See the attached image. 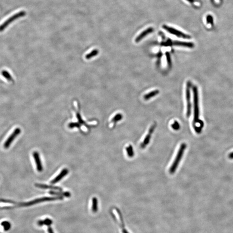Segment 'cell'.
Listing matches in <instances>:
<instances>
[{
    "label": "cell",
    "mask_w": 233,
    "mask_h": 233,
    "mask_svg": "<svg viewBox=\"0 0 233 233\" xmlns=\"http://www.w3.org/2000/svg\"><path fill=\"white\" fill-rule=\"evenodd\" d=\"M162 28L169 33L172 34V35H175V36H176L178 37L182 38H185V39H190L191 38V36L189 35L185 34L183 32H182L178 30H177L175 28L168 26L166 25H163Z\"/></svg>",
    "instance_id": "cell-6"
},
{
    "label": "cell",
    "mask_w": 233,
    "mask_h": 233,
    "mask_svg": "<svg viewBox=\"0 0 233 233\" xmlns=\"http://www.w3.org/2000/svg\"><path fill=\"white\" fill-rule=\"evenodd\" d=\"M166 58H167V63H168L169 66H171V60L169 54L168 52H167L166 53Z\"/></svg>",
    "instance_id": "cell-25"
},
{
    "label": "cell",
    "mask_w": 233,
    "mask_h": 233,
    "mask_svg": "<svg viewBox=\"0 0 233 233\" xmlns=\"http://www.w3.org/2000/svg\"><path fill=\"white\" fill-rule=\"evenodd\" d=\"M190 3H193V2H195V0H187Z\"/></svg>",
    "instance_id": "cell-29"
},
{
    "label": "cell",
    "mask_w": 233,
    "mask_h": 233,
    "mask_svg": "<svg viewBox=\"0 0 233 233\" xmlns=\"http://www.w3.org/2000/svg\"><path fill=\"white\" fill-rule=\"evenodd\" d=\"M49 194L51 195H58V196H61V197H70L71 196V193L68 192H63L58 191V192H55V191H51L49 192Z\"/></svg>",
    "instance_id": "cell-14"
},
{
    "label": "cell",
    "mask_w": 233,
    "mask_h": 233,
    "mask_svg": "<svg viewBox=\"0 0 233 233\" xmlns=\"http://www.w3.org/2000/svg\"><path fill=\"white\" fill-rule=\"evenodd\" d=\"M228 157L229 158H230V159H233V152H232L230 153L229 154Z\"/></svg>",
    "instance_id": "cell-28"
},
{
    "label": "cell",
    "mask_w": 233,
    "mask_h": 233,
    "mask_svg": "<svg viewBox=\"0 0 233 233\" xmlns=\"http://www.w3.org/2000/svg\"><path fill=\"white\" fill-rule=\"evenodd\" d=\"M34 160H35V163L36 165L37 170L39 172H41L43 170V167H42V164L41 160L40 157V154L37 152H34L32 154Z\"/></svg>",
    "instance_id": "cell-9"
},
{
    "label": "cell",
    "mask_w": 233,
    "mask_h": 233,
    "mask_svg": "<svg viewBox=\"0 0 233 233\" xmlns=\"http://www.w3.org/2000/svg\"><path fill=\"white\" fill-rule=\"evenodd\" d=\"M20 133H21V130L19 128L15 129L13 133H12L11 134L10 136L4 143V148L6 149L8 148L11 146L12 142L15 140V138L20 134Z\"/></svg>",
    "instance_id": "cell-8"
},
{
    "label": "cell",
    "mask_w": 233,
    "mask_h": 233,
    "mask_svg": "<svg viewBox=\"0 0 233 233\" xmlns=\"http://www.w3.org/2000/svg\"><path fill=\"white\" fill-rule=\"evenodd\" d=\"M35 186L36 187L39 188L40 189H53L54 190H57V191H62V189L61 188L56 186H50V185H46V184H38L36 183L35 184Z\"/></svg>",
    "instance_id": "cell-13"
},
{
    "label": "cell",
    "mask_w": 233,
    "mask_h": 233,
    "mask_svg": "<svg viewBox=\"0 0 233 233\" xmlns=\"http://www.w3.org/2000/svg\"><path fill=\"white\" fill-rule=\"evenodd\" d=\"M155 128H156V124H153L151 126L149 130H148L147 134L146 135V136L144 137V140H143L142 142L141 143L140 145L141 148H142V149H144L149 144V142L151 140L152 134L154 132Z\"/></svg>",
    "instance_id": "cell-7"
},
{
    "label": "cell",
    "mask_w": 233,
    "mask_h": 233,
    "mask_svg": "<svg viewBox=\"0 0 233 233\" xmlns=\"http://www.w3.org/2000/svg\"><path fill=\"white\" fill-rule=\"evenodd\" d=\"M69 171L67 169H64L61 171L59 174L54 178L52 181H51V183L52 184H55L58 182L60 181H61V179H63L65 176H66L68 174Z\"/></svg>",
    "instance_id": "cell-11"
},
{
    "label": "cell",
    "mask_w": 233,
    "mask_h": 233,
    "mask_svg": "<svg viewBox=\"0 0 233 233\" xmlns=\"http://www.w3.org/2000/svg\"><path fill=\"white\" fill-rule=\"evenodd\" d=\"M159 93V91L158 90H154V91H152V92H150V93L144 95V99L146 100H147L149 99H151L152 97L157 95Z\"/></svg>",
    "instance_id": "cell-15"
},
{
    "label": "cell",
    "mask_w": 233,
    "mask_h": 233,
    "mask_svg": "<svg viewBox=\"0 0 233 233\" xmlns=\"http://www.w3.org/2000/svg\"><path fill=\"white\" fill-rule=\"evenodd\" d=\"M63 199V197H61V196L55 197H44L37 199L35 200H32V201L27 202V203H20L19 204L15 203L13 204L17 205L18 206H20V207H27V206H31V205L36 204L38 203L46 202V201H55V200L62 199Z\"/></svg>",
    "instance_id": "cell-3"
},
{
    "label": "cell",
    "mask_w": 233,
    "mask_h": 233,
    "mask_svg": "<svg viewBox=\"0 0 233 233\" xmlns=\"http://www.w3.org/2000/svg\"><path fill=\"white\" fill-rule=\"evenodd\" d=\"M1 225L3 226L4 228V230L5 231H7L9 230L11 228V224L9 222L7 221H4L1 223Z\"/></svg>",
    "instance_id": "cell-22"
},
{
    "label": "cell",
    "mask_w": 233,
    "mask_h": 233,
    "mask_svg": "<svg viewBox=\"0 0 233 233\" xmlns=\"http://www.w3.org/2000/svg\"><path fill=\"white\" fill-rule=\"evenodd\" d=\"M122 119V115L121 113H118L113 117V118L112 119L111 122L115 124L118 122V121H120Z\"/></svg>",
    "instance_id": "cell-23"
},
{
    "label": "cell",
    "mask_w": 233,
    "mask_h": 233,
    "mask_svg": "<svg viewBox=\"0 0 233 233\" xmlns=\"http://www.w3.org/2000/svg\"><path fill=\"white\" fill-rule=\"evenodd\" d=\"M48 233H54L52 229V228L50 226H48Z\"/></svg>",
    "instance_id": "cell-27"
},
{
    "label": "cell",
    "mask_w": 233,
    "mask_h": 233,
    "mask_svg": "<svg viewBox=\"0 0 233 233\" xmlns=\"http://www.w3.org/2000/svg\"><path fill=\"white\" fill-rule=\"evenodd\" d=\"M127 155L130 158H132L134 155V151L132 145H129L126 148Z\"/></svg>",
    "instance_id": "cell-17"
},
{
    "label": "cell",
    "mask_w": 233,
    "mask_h": 233,
    "mask_svg": "<svg viewBox=\"0 0 233 233\" xmlns=\"http://www.w3.org/2000/svg\"><path fill=\"white\" fill-rule=\"evenodd\" d=\"M171 127L174 130H179L180 129V124L177 121H175L172 124V125H171Z\"/></svg>",
    "instance_id": "cell-24"
},
{
    "label": "cell",
    "mask_w": 233,
    "mask_h": 233,
    "mask_svg": "<svg viewBox=\"0 0 233 233\" xmlns=\"http://www.w3.org/2000/svg\"><path fill=\"white\" fill-rule=\"evenodd\" d=\"M153 30L154 29L152 27H149V28H148V29H146L145 30L142 32L136 38L135 42H136V43H138V42H140L146 36H148V35L150 34V33H152V32H153Z\"/></svg>",
    "instance_id": "cell-10"
},
{
    "label": "cell",
    "mask_w": 233,
    "mask_h": 233,
    "mask_svg": "<svg viewBox=\"0 0 233 233\" xmlns=\"http://www.w3.org/2000/svg\"><path fill=\"white\" fill-rule=\"evenodd\" d=\"M207 23H211L212 24H213V18L210 15H208L206 18Z\"/></svg>",
    "instance_id": "cell-26"
},
{
    "label": "cell",
    "mask_w": 233,
    "mask_h": 233,
    "mask_svg": "<svg viewBox=\"0 0 233 233\" xmlns=\"http://www.w3.org/2000/svg\"><path fill=\"white\" fill-rule=\"evenodd\" d=\"M52 223V221L49 218H46L45 220H40L38 222L37 224L38 226H42L43 225H47L48 226H50Z\"/></svg>",
    "instance_id": "cell-16"
},
{
    "label": "cell",
    "mask_w": 233,
    "mask_h": 233,
    "mask_svg": "<svg viewBox=\"0 0 233 233\" xmlns=\"http://www.w3.org/2000/svg\"><path fill=\"white\" fill-rule=\"evenodd\" d=\"M191 84L190 81H188L186 87V96L187 100V113L186 115L188 118L190 117L191 113V94H190V88Z\"/></svg>",
    "instance_id": "cell-5"
},
{
    "label": "cell",
    "mask_w": 233,
    "mask_h": 233,
    "mask_svg": "<svg viewBox=\"0 0 233 233\" xmlns=\"http://www.w3.org/2000/svg\"><path fill=\"white\" fill-rule=\"evenodd\" d=\"M92 203V211L95 213L98 211V199L96 197L93 198Z\"/></svg>",
    "instance_id": "cell-19"
},
{
    "label": "cell",
    "mask_w": 233,
    "mask_h": 233,
    "mask_svg": "<svg viewBox=\"0 0 233 233\" xmlns=\"http://www.w3.org/2000/svg\"><path fill=\"white\" fill-rule=\"evenodd\" d=\"M187 144L185 143H183L181 144L179 147L178 151H177V153L176 156L174 159V161L173 162L170 168L169 169V173L171 174L172 175L174 174V173L176 171L177 169V167H178L179 164L183 156V154H184V151L186 150L187 148Z\"/></svg>",
    "instance_id": "cell-2"
},
{
    "label": "cell",
    "mask_w": 233,
    "mask_h": 233,
    "mask_svg": "<svg viewBox=\"0 0 233 233\" xmlns=\"http://www.w3.org/2000/svg\"><path fill=\"white\" fill-rule=\"evenodd\" d=\"M171 45L189 48H193L194 47V44L192 42H184L178 41H171Z\"/></svg>",
    "instance_id": "cell-12"
},
{
    "label": "cell",
    "mask_w": 233,
    "mask_h": 233,
    "mask_svg": "<svg viewBox=\"0 0 233 233\" xmlns=\"http://www.w3.org/2000/svg\"><path fill=\"white\" fill-rule=\"evenodd\" d=\"M99 54V51L97 49H95V50L92 51L91 52L89 53V54H87L86 56V58L87 59H90L91 58L93 57L96 56L97 54Z\"/></svg>",
    "instance_id": "cell-21"
},
{
    "label": "cell",
    "mask_w": 233,
    "mask_h": 233,
    "mask_svg": "<svg viewBox=\"0 0 233 233\" xmlns=\"http://www.w3.org/2000/svg\"><path fill=\"white\" fill-rule=\"evenodd\" d=\"M1 75L4 77L8 81L12 82L13 81V78L12 77L11 75L8 71H3L1 72Z\"/></svg>",
    "instance_id": "cell-18"
},
{
    "label": "cell",
    "mask_w": 233,
    "mask_h": 233,
    "mask_svg": "<svg viewBox=\"0 0 233 233\" xmlns=\"http://www.w3.org/2000/svg\"><path fill=\"white\" fill-rule=\"evenodd\" d=\"M193 95L194 116L193 126L195 132L200 134L202 132L204 126V123L199 119V98L198 90L197 86L193 88Z\"/></svg>",
    "instance_id": "cell-1"
},
{
    "label": "cell",
    "mask_w": 233,
    "mask_h": 233,
    "mask_svg": "<svg viewBox=\"0 0 233 233\" xmlns=\"http://www.w3.org/2000/svg\"><path fill=\"white\" fill-rule=\"evenodd\" d=\"M77 118L78 120V121H79V122L78 123H77V124L78 126L79 127V128H80V127H81V125H83V124L87 126V124H86L85 122H84V121L82 120V118L81 117V115L79 112H77Z\"/></svg>",
    "instance_id": "cell-20"
},
{
    "label": "cell",
    "mask_w": 233,
    "mask_h": 233,
    "mask_svg": "<svg viewBox=\"0 0 233 233\" xmlns=\"http://www.w3.org/2000/svg\"><path fill=\"white\" fill-rule=\"evenodd\" d=\"M26 12L24 11H21L15 13L13 16H11L9 18L7 19L2 24L0 25V32H2L6 27L10 25V24L14 20L25 16Z\"/></svg>",
    "instance_id": "cell-4"
}]
</instances>
